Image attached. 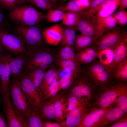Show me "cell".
<instances>
[{"label":"cell","mask_w":127,"mask_h":127,"mask_svg":"<svg viewBox=\"0 0 127 127\" xmlns=\"http://www.w3.org/2000/svg\"><path fill=\"white\" fill-rule=\"evenodd\" d=\"M5 17L3 12L0 9V26L4 25Z\"/></svg>","instance_id":"52"},{"label":"cell","mask_w":127,"mask_h":127,"mask_svg":"<svg viewBox=\"0 0 127 127\" xmlns=\"http://www.w3.org/2000/svg\"><path fill=\"white\" fill-rule=\"evenodd\" d=\"M108 127H127V115L123 116L119 120L110 125Z\"/></svg>","instance_id":"46"},{"label":"cell","mask_w":127,"mask_h":127,"mask_svg":"<svg viewBox=\"0 0 127 127\" xmlns=\"http://www.w3.org/2000/svg\"><path fill=\"white\" fill-rule=\"evenodd\" d=\"M8 127L7 122L4 116L0 114V127Z\"/></svg>","instance_id":"49"},{"label":"cell","mask_w":127,"mask_h":127,"mask_svg":"<svg viewBox=\"0 0 127 127\" xmlns=\"http://www.w3.org/2000/svg\"><path fill=\"white\" fill-rule=\"evenodd\" d=\"M83 70L77 75L71 85L64 89V94L92 102L96 94L95 89Z\"/></svg>","instance_id":"5"},{"label":"cell","mask_w":127,"mask_h":127,"mask_svg":"<svg viewBox=\"0 0 127 127\" xmlns=\"http://www.w3.org/2000/svg\"><path fill=\"white\" fill-rule=\"evenodd\" d=\"M67 116L71 111L83 105L86 102L84 99L71 95L64 94Z\"/></svg>","instance_id":"32"},{"label":"cell","mask_w":127,"mask_h":127,"mask_svg":"<svg viewBox=\"0 0 127 127\" xmlns=\"http://www.w3.org/2000/svg\"><path fill=\"white\" fill-rule=\"evenodd\" d=\"M126 32L124 29L117 26L113 29H107L93 44L99 50L114 48Z\"/></svg>","instance_id":"10"},{"label":"cell","mask_w":127,"mask_h":127,"mask_svg":"<svg viewBox=\"0 0 127 127\" xmlns=\"http://www.w3.org/2000/svg\"></svg>","instance_id":"57"},{"label":"cell","mask_w":127,"mask_h":127,"mask_svg":"<svg viewBox=\"0 0 127 127\" xmlns=\"http://www.w3.org/2000/svg\"><path fill=\"white\" fill-rule=\"evenodd\" d=\"M114 48V61L109 70L111 73L119 63L127 58V32L125 33L120 41Z\"/></svg>","instance_id":"18"},{"label":"cell","mask_w":127,"mask_h":127,"mask_svg":"<svg viewBox=\"0 0 127 127\" xmlns=\"http://www.w3.org/2000/svg\"><path fill=\"white\" fill-rule=\"evenodd\" d=\"M26 53L13 57H10L8 62L13 77L16 78L23 72L26 59Z\"/></svg>","instance_id":"20"},{"label":"cell","mask_w":127,"mask_h":127,"mask_svg":"<svg viewBox=\"0 0 127 127\" xmlns=\"http://www.w3.org/2000/svg\"><path fill=\"white\" fill-rule=\"evenodd\" d=\"M83 71L95 87L96 94L115 82L109 69L99 62L89 64Z\"/></svg>","instance_id":"2"},{"label":"cell","mask_w":127,"mask_h":127,"mask_svg":"<svg viewBox=\"0 0 127 127\" xmlns=\"http://www.w3.org/2000/svg\"><path fill=\"white\" fill-rule=\"evenodd\" d=\"M56 121L60 124L65 120L67 116L64 94L56 102L55 105Z\"/></svg>","instance_id":"29"},{"label":"cell","mask_w":127,"mask_h":127,"mask_svg":"<svg viewBox=\"0 0 127 127\" xmlns=\"http://www.w3.org/2000/svg\"><path fill=\"white\" fill-rule=\"evenodd\" d=\"M12 55L6 50L0 43V60L8 59L12 56Z\"/></svg>","instance_id":"47"},{"label":"cell","mask_w":127,"mask_h":127,"mask_svg":"<svg viewBox=\"0 0 127 127\" xmlns=\"http://www.w3.org/2000/svg\"><path fill=\"white\" fill-rule=\"evenodd\" d=\"M114 14L96 21L97 24L106 29H110L115 28L117 24Z\"/></svg>","instance_id":"38"},{"label":"cell","mask_w":127,"mask_h":127,"mask_svg":"<svg viewBox=\"0 0 127 127\" xmlns=\"http://www.w3.org/2000/svg\"><path fill=\"white\" fill-rule=\"evenodd\" d=\"M8 59L6 62L4 69L0 76V92L2 98L5 95L8 89L10 77L11 74V70L8 64Z\"/></svg>","instance_id":"31"},{"label":"cell","mask_w":127,"mask_h":127,"mask_svg":"<svg viewBox=\"0 0 127 127\" xmlns=\"http://www.w3.org/2000/svg\"><path fill=\"white\" fill-rule=\"evenodd\" d=\"M43 127H61L60 123L51 120H42Z\"/></svg>","instance_id":"48"},{"label":"cell","mask_w":127,"mask_h":127,"mask_svg":"<svg viewBox=\"0 0 127 127\" xmlns=\"http://www.w3.org/2000/svg\"><path fill=\"white\" fill-rule=\"evenodd\" d=\"M8 59L0 60V76L4 69L6 62Z\"/></svg>","instance_id":"50"},{"label":"cell","mask_w":127,"mask_h":127,"mask_svg":"<svg viewBox=\"0 0 127 127\" xmlns=\"http://www.w3.org/2000/svg\"><path fill=\"white\" fill-rule=\"evenodd\" d=\"M65 12L59 9H48L45 14L44 19L47 22L50 23L57 22L62 20Z\"/></svg>","instance_id":"33"},{"label":"cell","mask_w":127,"mask_h":127,"mask_svg":"<svg viewBox=\"0 0 127 127\" xmlns=\"http://www.w3.org/2000/svg\"><path fill=\"white\" fill-rule=\"evenodd\" d=\"M14 78L10 81L8 84L10 97L16 112L19 114L25 115V112L31 103L17 80Z\"/></svg>","instance_id":"7"},{"label":"cell","mask_w":127,"mask_h":127,"mask_svg":"<svg viewBox=\"0 0 127 127\" xmlns=\"http://www.w3.org/2000/svg\"><path fill=\"white\" fill-rule=\"evenodd\" d=\"M42 34L46 44L57 46L60 44L62 39V24H56L46 28L42 31Z\"/></svg>","instance_id":"15"},{"label":"cell","mask_w":127,"mask_h":127,"mask_svg":"<svg viewBox=\"0 0 127 127\" xmlns=\"http://www.w3.org/2000/svg\"><path fill=\"white\" fill-rule=\"evenodd\" d=\"M82 6L85 9L88 8L89 4V0H79Z\"/></svg>","instance_id":"51"},{"label":"cell","mask_w":127,"mask_h":127,"mask_svg":"<svg viewBox=\"0 0 127 127\" xmlns=\"http://www.w3.org/2000/svg\"><path fill=\"white\" fill-rule=\"evenodd\" d=\"M27 0L28 3L43 10H48L53 7L48 0Z\"/></svg>","instance_id":"42"},{"label":"cell","mask_w":127,"mask_h":127,"mask_svg":"<svg viewBox=\"0 0 127 127\" xmlns=\"http://www.w3.org/2000/svg\"><path fill=\"white\" fill-rule=\"evenodd\" d=\"M119 6L125 8H127V0H120Z\"/></svg>","instance_id":"53"},{"label":"cell","mask_w":127,"mask_h":127,"mask_svg":"<svg viewBox=\"0 0 127 127\" xmlns=\"http://www.w3.org/2000/svg\"><path fill=\"white\" fill-rule=\"evenodd\" d=\"M1 6V5H0V7Z\"/></svg>","instance_id":"56"},{"label":"cell","mask_w":127,"mask_h":127,"mask_svg":"<svg viewBox=\"0 0 127 127\" xmlns=\"http://www.w3.org/2000/svg\"><path fill=\"white\" fill-rule=\"evenodd\" d=\"M127 115L115 104L108 110L95 127H108L119 120L122 117Z\"/></svg>","instance_id":"17"},{"label":"cell","mask_w":127,"mask_h":127,"mask_svg":"<svg viewBox=\"0 0 127 127\" xmlns=\"http://www.w3.org/2000/svg\"><path fill=\"white\" fill-rule=\"evenodd\" d=\"M114 14L117 24L122 26L127 25V11L125 8L119 6L118 10Z\"/></svg>","instance_id":"40"},{"label":"cell","mask_w":127,"mask_h":127,"mask_svg":"<svg viewBox=\"0 0 127 127\" xmlns=\"http://www.w3.org/2000/svg\"><path fill=\"white\" fill-rule=\"evenodd\" d=\"M59 76H60V71L54 64L48 69L40 87V90L43 98L52 81Z\"/></svg>","instance_id":"22"},{"label":"cell","mask_w":127,"mask_h":127,"mask_svg":"<svg viewBox=\"0 0 127 127\" xmlns=\"http://www.w3.org/2000/svg\"><path fill=\"white\" fill-rule=\"evenodd\" d=\"M48 69L35 67L28 69L23 72L31 80L42 98L40 87Z\"/></svg>","instance_id":"21"},{"label":"cell","mask_w":127,"mask_h":127,"mask_svg":"<svg viewBox=\"0 0 127 127\" xmlns=\"http://www.w3.org/2000/svg\"><path fill=\"white\" fill-rule=\"evenodd\" d=\"M0 43L6 50L15 56L25 53L28 51L20 39L9 32L4 25L0 26Z\"/></svg>","instance_id":"8"},{"label":"cell","mask_w":127,"mask_h":127,"mask_svg":"<svg viewBox=\"0 0 127 127\" xmlns=\"http://www.w3.org/2000/svg\"><path fill=\"white\" fill-rule=\"evenodd\" d=\"M120 0H105L93 11L92 16H94V14L97 11L101 9L115 6H119Z\"/></svg>","instance_id":"43"},{"label":"cell","mask_w":127,"mask_h":127,"mask_svg":"<svg viewBox=\"0 0 127 127\" xmlns=\"http://www.w3.org/2000/svg\"><path fill=\"white\" fill-rule=\"evenodd\" d=\"M70 0H59V2L60 4H64L65 2Z\"/></svg>","instance_id":"55"},{"label":"cell","mask_w":127,"mask_h":127,"mask_svg":"<svg viewBox=\"0 0 127 127\" xmlns=\"http://www.w3.org/2000/svg\"><path fill=\"white\" fill-rule=\"evenodd\" d=\"M95 108L91 102H87L71 111L66 120L60 123L61 127H78L89 113Z\"/></svg>","instance_id":"12"},{"label":"cell","mask_w":127,"mask_h":127,"mask_svg":"<svg viewBox=\"0 0 127 127\" xmlns=\"http://www.w3.org/2000/svg\"><path fill=\"white\" fill-rule=\"evenodd\" d=\"M53 6L56 4L58 0H48Z\"/></svg>","instance_id":"54"},{"label":"cell","mask_w":127,"mask_h":127,"mask_svg":"<svg viewBox=\"0 0 127 127\" xmlns=\"http://www.w3.org/2000/svg\"><path fill=\"white\" fill-rule=\"evenodd\" d=\"M4 112L7 119L8 127H27L24 115L18 114L14 108L10 100L8 89L2 98Z\"/></svg>","instance_id":"11"},{"label":"cell","mask_w":127,"mask_h":127,"mask_svg":"<svg viewBox=\"0 0 127 127\" xmlns=\"http://www.w3.org/2000/svg\"><path fill=\"white\" fill-rule=\"evenodd\" d=\"M105 0H89V4L87 10L82 11L80 14H85L94 16L92 14L94 10Z\"/></svg>","instance_id":"44"},{"label":"cell","mask_w":127,"mask_h":127,"mask_svg":"<svg viewBox=\"0 0 127 127\" xmlns=\"http://www.w3.org/2000/svg\"><path fill=\"white\" fill-rule=\"evenodd\" d=\"M111 74V77L114 80L118 81H127V58L116 66Z\"/></svg>","instance_id":"26"},{"label":"cell","mask_w":127,"mask_h":127,"mask_svg":"<svg viewBox=\"0 0 127 127\" xmlns=\"http://www.w3.org/2000/svg\"><path fill=\"white\" fill-rule=\"evenodd\" d=\"M64 6H61L58 8L65 12H71L80 13L84 9L82 6L79 0H70Z\"/></svg>","instance_id":"34"},{"label":"cell","mask_w":127,"mask_h":127,"mask_svg":"<svg viewBox=\"0 0 127 127\" xmlns=\"http://www.w3.org/2000/svg\"><path fill=\"white\" fill-rule=\"evenodd\" d=\"M80 14L71 12H66L62 19L63 24L69 26L75 27L79 20Z\"/></svg>","instance_id":"35"},{"label":"cell","mask_w":127,"mask_h":127,"mask_svg":"<svg viewBox=\"0 0 127 127\" xmlns=\"http://www.w3.org/2000/svg\"><path fill=\"white\" fill-rule=\"evenodd\" d=\"M93 44L76 53L77 62L81 64H87L92 63L97 57L99 51Z\"/></svg>","instance_id":"19"},{"label":"cell","mask_w":127,"mask_h":127,"mask_svg":"<svg viewBox=\"0 0 127 127\" xmlns=\"http://www.w3.org/2000/svg\"><path fill=\"white\" fill-rule=\"evenodd\" d=\"M117 100L106 107L94 109L86 115L78 127H95L108 110L116 104Z\"/></svg>","instance_id":"16"},{"label":"cell","mask_w":127,"mask_h":127,"mask_svg":"<svg viewBox=\"0 0 127 127\" xmlns=\"http://www.w3.org/2000/svg\"><path fill=\"white\" fill-rule=\"evenodd\" d=\"M28 3L27 0H0L1 6L9 11L15 6H20Z\"/></svg>","instance_id":"39"},{"label":"cell","mask_w":127,"mask_h":127,"mask_svg":"<svg viewBox=\"0 0 127 127\" xmlns=\"http://www.w3.org/2000/svg\"><path fill=\"white\" fill-rule=\"evenodd\" d=\"M39 25L25 26L18 25L15 34L21 40L28 50H34L47 47Z\"/></svg>","instance_id":"3"},{"label":"cell","mask_w":127,"mask_h":127,"mask_svg":"<svg viewBox=\"0 0 127 127\" xmlns=\"http://www.w3.org/2000/svg\"><path fill=\"white\" fill-rule=\"evenodd\" d=\"M26 55V59L23 72L35 67L48 69L54 64L55 51L49 48L28 50Z\"/></svg>","instance_id":"6"},{"label":"cell","mask_w":127,"mask_h":127,"mask_svg":"<svg viewBox=\"0 0 127 127\" xmlns=\"http://www.w3.org/2000/svg\"><path fill=\"white\" fill-rule=\"evenodd\" d=\"M114 56V48H110L99 50L97 57L99 58V62L109 70L113 63Z\"/></svg>","instance_id":"27"},{"label":"cell","mask_w":127,"mask_h":127,"mask_svg":"<svg viewBox=\"0 0 127 127\" xmlns=\"http://www.w3.org/2000/svg\"><path fill=\"white\" fill-rule=\"evenodd\" d=\"M63 36L59 48L68 45L75 49L76 29L75 27L69 26L62 24Z\"/></svg>","instance_id":"25"},{"label":"cell","mask_w":127,"mask_h":127,"mask_svg":"<svg viewBox=\"0 0 127 127\" xmlns=\"http://www.w3.org/2000/svg\"><path fill=\"white\" fill-rule=\"evenodd\" d=\"M97 39L93 37L81 33L76 35L75 49L79 52L93 44Z\"/></svg>","instance_id":"28"},{"label":"cell","mask_w":127,"mask_h":127,"mask_svg":"<svg viewBox=\"0 0 127 127\" xmlns=\"http://www.w3.org/2000/svg\"><path fill=\"white\" fill-rule=\"evenodd\" d=\"M75 51L73 48L69 46H65L59 48V50L55 52V56L61 60H70L77 62Z\"/></svg>","instance_id":"30"},{"label":"cell","mask_w":127,"mask_h":127,"mask_svg":"<svg viewBox=\"0 0 127 127\" xmlns=\"http://www.w3.org/2000/svg\"><path fill=\"white\" fill-rule=\"evenodd\" d=\"M60 77V76H58L54 79L49 87L42 100H46L52 98L60 91L59 79Z\"/></svg>","instance_id":"36"},{"label":"cell","mask_w":127,"mask_h":127,"mask_svg":"<svg viewBox=\"0 0 127 127\" xmlns=\"http://www.w3.org/2000/svg\"><path fill=\"white\" fill-rule=\"evenodd\" d=\"M76 30L81 33L97 39L101 36L107 29L97 24L95 16L80 14L78 21L75 26Z\"/></svg>","instance_id":"9"},{"label":"cell","mask_w":127,"mask_h":127,"mask_svg":"<svg viewBox=\"0 0 127 127\" xmlns=\"http://www.w3.org/2000/svg\"><path fill=\"white\" fill-rule=\"evenodd\" d=\"M79 73H66L63 76L60 77L59 79L60 90L66 89L70 86L76 76Z\"/></svg>","instance_id":"37"},{"label":"cell","mask_w":127,"mask_h":127,"mask_svg":"<svg viewBox=\"0 0 127 127\" xmlns=\"http://www.w3.org/2000/svg\"><path fill=\"white\" fill-rule=\"evenodd\" d=\"M54 64L60 71H62L66 73L70 72L79 73L83 70L81 65L76 62L70 60H61L56 57Z\"/></svg>","instance_id":"24"},{"label":"cell","mask_w":127,"mask_h":127,"mask_svg":"<svg viewBox=\"0 0 127 127\" xmlns=\"http://www.w3.org/2000/svg\"><path fill=\"white\" fill-rule=\"evenodd\" d=\"M64 89L61 90L52 98L46 100H42L38 107L37 109L42 120H52L56 121L55 103L59 98L64 95Z\"/></svg>","instance_id":"13"},{"label":"cell","mask_w":127,"mask_h":127,"mask_svg":"<svg viewBox=\"0 0 127 127\" xmlns=\"http://www.w3.org/2000/svg\"><path fill=\"white\" fill-rule=\"evenodd\" d=\"M118 6H115L100 10L95 12L94 16L96 21L106 17L114 13Z\"/></svg>","instance_id":"41"},{"label":"cell","mask_w":127,"mask_h":127,"mask_svg":"<svg viewBox=\"0 0 127 127\" xmlns=\"http://www.w3.org/2000/svg\"><path fill=\"white\" fill-rule=\"evenodd\" d=\"M116 105L127 114V92L123 94L118 98Z\"/></svg>","instance_id":"45"},{"label":"cell","mask_w":127,"mask_h":127,"mask_svg":"<svg viewBox=\"0 0 127 127\" xmlns=\"http://www.w3.org/2000/svg\"><path fill=\"white\" fill-rule=\"evenodd\" d=\"M16 79L31 103L37 108L42 98L31 80L22 72Z\"/></svg>","instance_id":"14"},{"label":"cell","mask_w":127,"mask_h":127,"mask_svg":"<svg viewBox=\"0 0 127 127\" xmlns=\"http://www.w3.org/2000/svg\"><path fill=\"white\" fill-rule=\"evenodd\" d=\"M127 92V82L116 81L96 94L92 103L95 108L106 107L117 101L121 95Z\"/></svg>","instance_id":"4"},{"label":"cell","mask_w":127,"mask_h":127,"mask_svg":"<svg viewBox=\"0 0 127 127\" xmlns=\"http://www.w3.org/2000/svg\"><path fill=\"white\" fill-rule=\"evenodd\" d=\"M44 14L32 4L15 6L9 11V19L18 25L25 26L39 25L44 19Z\"/></svg>","instance_id":"1"},{"label":"cell","mask_w":127,"mask_h":127,"mask_svg":"<svg viewBox=\"0 0 127 127\" xmlns=\"http://www.w3.org/2000/svg\"><path fill=\"white\" fill-rule=\"evenodd\" d=\"M26 119L28 127H43L41 119L35 104H31L24 113Z\"/></svg>","instance_id":"23"}]
</instances>
